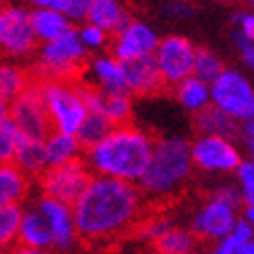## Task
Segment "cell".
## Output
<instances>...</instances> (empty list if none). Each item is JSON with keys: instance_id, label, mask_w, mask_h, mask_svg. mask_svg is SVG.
I'll list each match as a JSON object with an SVG mask.
<instances>
[{"instance_id": "6da1fadb", "label": "cell", "mask_w": 254, "mask_h": 254, "mask_svg": "<svg viewBox=\"0 0 254 254\" xmlns=\"http://www.w3.org/2000/svg\"><path fill=\"white\" fill-rule=\"evenodd\" d=\"M143 190L134 182L95 174L87 188L72 202L74 221L81 240L108 244L136 223L143 209Z\"/></svg>"}, {"instance_id": "7a4b0ae2", "label": "cell", "mask_w": 254, "mask_h": 254, "mask_svg": "<svg viewBox=\"0 0 254 254\" xmlns=\"http://www.w3.org/2000/svg\"><path fill=\"white\" fill-rule=\"evenodd\" d=\"M155 141L138 126L118 124L106 134V138L87 149V166L93 174L138 182L143 178Z\"/></svg>"}, {"instance_id": "3957f363", "label": "cell", "mask_w": 254, "mask_h": 254, "mask_svg": "<svg viewBox=\"0 0 254 254\" xmlns=\"http://www.w3.org/2000/svg\"><path fill=\"white\" fill-rule=\"evenodd\" d=\"M194 170L192 143L182 136H163L155 141L151 161L138 180L141 190L155 200H166L182 192Z\"/></svg>"}, {"instance_id": "277c9868", "label": "cell", "mask_w": 254, "mask_h": 254, "mask_svg": "<svg viewBox=\"0 0 254 254\" xmlns=\"http://www.w3.org/2000/svg\"><path fill=\"white\" fill-rule=\"evenodd\" d=\"M242 202H244V196L238 186H221L207 202H202L192 213L190 227H192V232L198 238L219 242L240 221L238 209L242 207Z\"/></svg>"}, {"instance_id": "5b68a950", "label": "cell", "mask_w": 254, "mask_h": 254, "mask_svg": "<svg viewBox=\"0 0 254 254\" xmlns=\"http://www.w3.org/2000/svg\"><path fill=\"white\" fill-rule=\"evenodd\" d=\"M40 93L50 114L52 128L77 134V130L81 128L83 120L89 114L85 89L74 87L60 79H50L40 87Z\"/></svg>"}, {"instance_id": "8992f818", "label": "cell", "mask_w": 254, "mask_h": 254, "mask_svg": "<svg viewBox=\"0 0 254 254\" xmlns=\"http://www.w3.org/2000/svg\"><path fill=\"white\" fill-rule=\"evenodd\" d=\"M87 54V48L81 42L79 31L68 29L56 40L44 42L37 52V70L48 74L50 79H64L77 70Z\"/></svg>"}, {"instance_id": "52a82bcc", "label": "cell", "mask_w": 254, "mask_h": 254, "mask_svg": "<svg viewBox=\"0 0 254 254\" xmlns=\"http://www.w3.org/2000/svg\"><path fill=\"white\" fill-rule=\"evenodd\" d=\"M211 97L213 106L221 108L240 122L254 116V87L240 70L223 68L211 83Z\"/></svg>"}, {"instance_id": "ba28073f", "label": "cell", "mask_w": 254, "mask_h": 254, "mask_svg": "<svg viewBox=\"0 0 254 254\" xmlns=\"http://www.w3.org/2000/svg\"><path fill=\"white\" fill-rule=\"evenodd\" d=\"M192 159L196 170L211 176L232 174L242 163V155L230 136L202 132L192 141Z\"/></svg>"}, {"instance_id": "9c48e42d", "label": "cell", "mask_w": 254, "mask_h": 254, "mask_svg": "<svg viewBox=\"0 0 254 254\" xmlns=\"http://www.w3.org/2000/svg\"><path fill=\"white\" fill-rule=\"evenodd\" d=\"M37 35L33 31L31 12L23 6H4L0 12V46L10 58H25L33 52Z\"/></svg>"}, {"instance_id": "30bf717a", "label": "cell", "mask_w": 254, "mask_h": 254, "mask_svg": "<svg viewBox=\"0 0 254 254\" xmlns=\"http://www.w3.org/2000/svg\"><path fill=\"white\" fill-rule=\"evenodd\" d=\"M157 64L166 79V85L176 87L190 74H194L196 48L182 35H168L159 42L155 50Z\"/></svg>"}, {"instance_id": "8fae6325", "label": "cell", "mask_w": 254, "mask_h": 254, "mask_svg": "<svg viewBox=\"0 0 254 254\" xmlns=\"http://www.w3.org/2000/svg\"><path fill=\"white\" fill-rule=\"evenodd\" d=\"M91 176L81 161H68L62 166L48 168L42 176V190L46 196H52L58 200H64L72 205L87 188Z\"/></svg>"}, {"instance_id": "7c38bea8", "label": "cell", "mask_w": 254, "mask_h": 254, "mask_svg": "<svg viewBox=\"0 0 254 254\" xmlns=\"http://www.w3.org/2000/svg\"><path fill=\"white\" fill-rule=\"evenodd\" d=\"M8 114L21 126L27 138H46L50 134L52 122H50V114L42 99L40 87L25 89L15 101H10Z\"/></svg>"}, {"instance_id": "4fadbf2b", "label": "cell", "mask_w": 254, "mask_h": 254, "mask_svg": "<svg viewBox=\"0 0 254 254\" xmlns=\"http://www.w3.org/2000/svg\"><path fill=\"white\" fill-rule=\"evenodd\" d=\"M37 209L42 211V215L46 217L48 225H50V232H52L54 238V248L56 250H70L79 236L77 230V221H74V213H72V205L64 200H58L52 196H42L40 202H37Z\"/></svg>"}, {"instance_id": "5bb4252c", "label": "cell", "mask_w": 254, "mask_h": 254, "mask_svg": "<svg viewBox=\"0 0 254 254\" xmlns=\"http://www.w3.org/2000/svg\"><path fill=\"white\" fill-rule=\"evenodd\" d=\"M157 33L143 21H130L122 31L116 33L112 42V54L118 60H130L145 54H155L159 46Z\"/></svg>"}, {"instance_id": "9a60e30c", "label": "cell", "mask_w": 254, "mask_h": 254, "mask_svg": "<svg viewBox=\"0 0 254 254\" xmlns=\"http://www.w3.org/2000/svg\"><path fill=\"white\" fill-rule=\"evenodd\" d=\"M122 66H124L128 91L134 95H143V97L155 95L157 91H161V87L166 85V79H163V74H161L155 54H145L138 58L124 60Z\"/></svg>"}, {"instance_id": "2e32d148", "label": "cell", "mask_w": 254, "mask_h": 254, "mask_svg": "<svg viewBox=\"0 0 254 254\" xmlns=\"http://www.w3.org/2000/svg\"><path fill=\"white\" fill-rule=\"evenodd\" d=\"M19 244L27 252H42L46 248H54V238L50 232V225L37 207L23 211Z\"/></svg>"}, {"instance_id": "e0dca14e", "label": "cell", "mask_w": 254, "mask_h": 254, "mask_svg": "<svg viewBox=\"0 0 254 254\" xmlns=\"http://www.w3.org/2000/svg\"><path fill=\"white\" fill-rule=\"evenodd\" d=\"M89 74L101 91H128L122 60L116 56H97L89 64Z\"/></svg>"}, {"instance_id": "ac0fdd59", "label": "cell", "mask_w": 254, "mask_h": 254, "mask_svg": "<svg viewBox=\"0 0 254 254\" xmlns=\"http://www.w3.org/2000/svg\"><path fill=\"white\" fill-rule=\"evenodd\" d=\"M31 23L40 42L56 40L58 35L70 29V17L56 6H35V10L31 12Z\"/></svg>"}, {"instance_id": "d6986e66", "label": "cell", "mask_w": 254, "mask_h": 254, "mask_svg": "<svg viewBox=\"0 0 254 254\" xmlns=\"http://www.w3.org/2000/svg\"><path fill=\"white\" fill-rule=\"evenodd\" d=\"M176 99L186 112L198 114L207 106L213 104L211 83L196 77V74H190V77H186L184 81H180L176 85Z\"/></svg>"}, {"instance_id": "ffe728a7", "label": "cell", "mask_w": 254, "mask_h": 254, "mask_svg": "<svg viewBox=\"0 0 254 254\" xmlns=\"http://www.w3.org/2000/svg\"><path fill=\"white\" fill-rule=\"evenodd\" d=\"M87 21L99 25L110 33H118L130 23V17L118 0H93L87 12Z\"/></svg>"}, {"instance_id": "44dd1931", "label": "cell", "mask_w": 254, "mask_h": 254, "mask_svg": "<svg viewBox=\"0 0 254 254\" xmlns=\"http://www.w3.org/2000/svg\"><path fill=\"white\" fill-rule=\"evenodd\" d=\"M81 141L77 134L72 132H62L54 130L46 136V151H48V163L52 166H62V163L74 161L79 157L81 151Z\"/></svg>"}, {"instance_id": "7402d4cb", "label": "cell", "mask_w": 254, "mask_h": 254, "mask_svg": "<svg viewBox=\"0 0 254 254\" xmlns=\"http://www.w3.org/2000/svg\"><path fill=\"white\" fill-rule=\"evenodd\" d=\"M238 122L234 116L223 112L217 106H207L202 112L196 114V130L202 134H221V136H236L238 134Z\"/></svg>"}, {"instance_id": "603a6c76", "label": "cell", "mask_w": 254, "mask_h": 254, "mask_svg": "<svg viewBox=\"0 0 254 254\" xmlns=\"http://www.w3.org/2000/svg\"><path fill=\"white\" fill-rule=\"evenodd\" d=\"M12 161H15L27 176L44 174L50 168L48 151H46V138H25Z\"/></svg>"}, {"instance_id": "cb8c5ba5", "label": "cell", "mask_w": 254, "mask_h": 254, "mask_svg": "<svg viewBox=\"0 0 254 254\" xmlns=\"http://www.w3.org/2000/svg\"><path fill=\"white\" fill-rule=\"evenodd\" d=\"M27 174H25L15 161H4L0 168V202H19L27 194Z\"/></svg>"}, {"instance_id": "d4e9b609", "label": "cell", "mask_w": 254, "mask_h": 254, "mask_svg": "<svg viewBox=\"0 0 254 254\" xmlns=\"http://www.w3.org/2000/svg\"><path fill=\"white\" fill-rule=\"evenodd\" d=\"M130 91H101V108L99 114L114 124H126L132 114V101H130Z\"/></svg>"}, {"instance_id": "484cf974", "label": "cell", "mask_w": 254, "mask_h": 254, "mask_svg": "<svg viewBox=\"0 0 254 254\" xmlns=\"http://www.w3.org/2000/svg\"><path fill=\"white\" fill-rule=\"evenodd\" d=\"M25 132L21 130V126L12 120L10 114L4 112L2 104V118H0V159L2 161H12L17 155L19 147L25 141Z\"/></svg>"}, {"instance_id": "4316f807", "label": "cell", "mask_w": 254, "mask_h": 254, "mask_svg": "<svg viewBox=\"0 0 254 254\" xmlns=\"http://www.w3.org/2000/svg\"><path fill=\"white\" fill-rule=\"evenodd\" d=\"M196 234L192 230H182V227H172L170 232L163 234L155 246L163 254H190L196 248Z\"/></svg>"}, {"instance_id": "83f0119b", "label": "cell", "mask_w": 254, "mask_h": 254, "mask_svg": "<svg viewBox=\"0 0 254 254\" xmlns=\"http://www.w3.org/2000/svg\"><path fill=\"white\" fill-rule=\"evenodd\" d=\"M114 128V124L104 116V114H95V112H89L87 118L83 120L81 128L77 130V136L85 149L97 145L101 138H106V134Z\"/></svg>"}, {"instance_id": "f1b7e54d", "label": "cell", "mask_w": 254, "mask_h": 254, "mask_svg": "<svg viewBox=\"0 0 254 254\" xmlns=\"http://www.w3.org/2000/svg\"><path fill=\"white\" fill-rule=\"evenodd\" d=\"M25 89H27V79L25 72L15 64H2L0 66V99L2 104L15 101Z\"/></svg>"}, {"instance_id": "f546056e", "label": "cell", "mask_w": 254, "mask_h": 254, "mask_svg": "<svg viewBox=\"0 0 254 254\" xmlns=\"http://www.w3.org/2000/svg\"><path fill=\"white\" fill-rule=\"evenodd\" d=\"M23 221V211L19 202H8L0 207V244L12 246L19 240V230Z\"/></svg>"}, {"instance_id": "4dcf8cb0", "label": "cell", "mask_w": 254, "mask_h": 254, "mask_svg": "<svg viewBox=\"0 0 254 254\" xmlns=\"http://www.w3.org/2000/svg\"><path fill=\"white\" fill-rule=\"evenodd\" d=\"M254 238V225L248 223L246 219H240L234 230L223 236L219 242H215V254H238L246 242Z\"/></svg>"}, {"instance_id": "1f68e13d", "label": "cell", "mask_w": 254, "mask_h": 254, "mask_svg": "<svg viewBox=\"0 0 254 254\" xmlns=\"http://www.w3.org/2000/svg\"><path fill=\"white\" fill-rule=\"evenodd\" d=\"M223 62L221 58L211 52V50H196V58H194V74L200 79H205L207 83H213L215 79L223 72Z\"/></svg>"}, {"instance_id": "d6a6232c", "label": "cell", "mask_w": 254, "mask_h": 254, "mask_svg": "<svg viewBox=\"0 0 254 254\" xmlns=\"http://www.w3.org/2000/svg\"><path fill=\"white\" fill-rule=\"evenodd\" d=\"M108 33L104 27H99L95 23H85L83 27L79 29V35H81V42L85 44L87 50H101L106 44H108Z\"/></svg>"}, {"instance_id": "836d02e7", "label": "cell", "mask_w": 254, "mask_h": 254, "mask_svg": "<svg viewBox=\"0 0 254 254\" xmlns=\"http://www.w3.org/2000/svg\"><path fill=\"white\" fill-rule=\"evenodd\" d=\"M234 174H236V184L240 188V192H242L244 200L252 198L254 196V159L250 157L248 161H242Z\"/></svg>"}, {"instance_id": "e575fe53", "label": "cell", "mask_w": 254, "mask_h": 254, "mask_svg": "<svg viewBox=\"0 0 254 254\" xmlns=\"http://www.w3.org/2000/svg\"><path fill=\"white\" fill-rule=\"evenodd\" d=\"M234 44H236L240 58H242L244 64L248 68H254V40H250V37H246L238 31V33H234Z\"/></svg>"}, {"instance_id": "d590c367", "label": "cell", "mask_w": 254, "mask_h": 254, "mask_svg": "<svg viewBox=\"0 0 254 254\" xmlns=\"http://www.w3.org/2000/svg\"><path fill=\"white\" fill-rule=\"evenodd\" d=\"M172 223L168 221V219H163V217H155V219H151L143 230H141V234H143V238H147V240H151V242H157V240L166 234V232H170L172 230Z\"/></svg>"}, {"instance_id": "8d00e7d4", "label": "cell", "mask_w": 254, "mask_h": 254, "mask_svg": "<svg viewBox=\"0 0 254 254\" xmlns=\"http://www.w3.org/2000/svg\"><path fill=\"white\" fill-rule=\"evenodd\" d=\"M91 2L93 0H66V4L62 10H64L72 21H81V19H87V12H89Z\"/></svg>"}, {"instance_id": "74e56055", "label": "cell", "mask_w": 254, "mask_h": 254, "mask_svg": "<svg viewBox=\"0 0 254 254\" xmlns=\"http://www.w3.org/2000/svg\"><path fill=\"white\" fill-rule=\"evenodd\" d=\"M236 25H238V31L254 40V10L252 12H242V15L236 17Z\"/></svg>"}, {"instance_id": "f35d334b", "label": "cell", "mask_w": 254, "mask_h": 254, "mask_svg": "<svg viewBox=\"0 0 254 254\" xmlns=\"http://www.w3.org/2000/svg\"><path fill=\"white\" fill-rule=\"evenodd\" d=\"M166 12H170L174 17H186V15H190V4L186 0H168Z\"/></svg>"}, {"instance_id": "ab89813d", "label": "cell", "mask_w": 254, "mask_h": 254, "mask_svg": "<svg viewBox=\"0 0 254 254\" xmlns=\"http://www.w3.org/2000/svg\"><path fill=\"white\" fill-rule=\"evenodd\" d=\"M240 130H242L246 143L254 141V116H250L248 120H244V122H242V128H240Z\"/></svg>"}, {"instance_id": "60d3db41", "label": "cell", "mask_w": 254, "mask_h": 254, "mask_svg": "<svg viewBox=\"0 0 254 254\" xmlns=\"http://www.w3.org/2000/svg\"><path fill=\"white\" fill-rule=\"evenodd\" d=\"M33 6H56V8H64L66 0H29Z\"/></svg>"}, {"instance_id": "b9f144b4", "label": "cell", "mask_w": 254, "mask_h": 254, "mask_svg": "<svg viewBox=\"0 0 254 254\" xmlns=\"http://www.w3.org/2000/svg\"><path fill=\"white\" fill-rule=\"evenodd\" d=\"M244 219L254 225V196L244 200Z\"/></svg>"}, {"instance_id": "7bdbcfd3", "label": "cell", "mask_w": 254, "mask_h": 254, "mask_svg": "<svg viewBox=\"0 0 254 254\" xmlns=\"http://www.w3.org/2000/svg\"><path fill=\"white\" fill-rule=\"evenodd\" d=\"M238 254H254V238L250 240V242H246L242 248H240Z\"/></svg>"}, {"instance_id": "ee69618b", "label": "cell", "mask_w": 254, "mask_h": 254, "mask_svg": "<svg viewBox=\"0 0 254 254\" xmlns=\"http://www.w3.org/2000/svg\"><path fill=\"white\" fill-rule=\"evenodd\" d=\"M248 151H250V157L254 159V141H250V143H248Z\"/></svg>"}, {"instance_id": "f6af8a7d", "label": "cell", "mask_w": 254, "mask_h": 254, "mask_svg": "<svg viewBox=\"0 0 254 254\" xmlns=\"http://www.w3.org/2000/svg\"><path fill=\"white\" fill-rule=\"evenodd\" d=\"M217 2H232V0H217Z\"/></svg>"}, {"instance_id": "bcb514c9", "label": "cell", "mask_w": 254, "mask_h": 254, "mask_svg": "<svg viewBox=\"0 0 254 254\" xmlns=\"http://www.w3.org/2000/svg\"><path fill=\"white\" fill-rule=\"evenodd\" d=\"M248 2H250V4H252V8H254V0H248Z\"/></svg>"}]
</instances>
